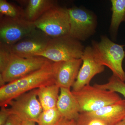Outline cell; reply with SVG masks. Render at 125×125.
I'll list each match as a JSON object with an SVG mask.
<instances>
[{
    "mask_svg": "<svg viewBox=\"0 0 125 125\" xmlns=\"http://www.w3.org/2000/svg\"><path fill=\"white\" fill-rule=\"evenodd\" d=\"M125 45L116 44L108 38L102 36L99 42L93 41L92 48L97 62L109 68L121 80L125 81V72L122 63L125 57Z\"/></svg>",
    "mask_w": 125,
    "mask_h": 125,
    "instance_id": "1",
    "label": "cell"
},
{
    "mask_svg": "<svg viewBox=\"0 0 125 125\" xmlns=\"http://www.w3.org/2000/svg\"><path fill=\"white\" fill-rule=\"evenodd\" d=\"M84 47L79 40L67 35L49 40L45 50L36 56L54 62L81 58Z\"/></svg>",
    "mask_w": 125,
    "mask_h": 125,
    "instance_id": "2",
    "label": "cell"
},
{
    "mask_svg": "<svg viewBox=\"0 0 125 125\" xmlns=\"http://www.w3.org/2000/svg\"><path fill=\"white\" fill-rule=\"evenodd\" d=\"M72 92L78 102L80 113L96 111L122 99L117 93L90 84L77 92Z\"/></svg>",
    "mask_w": 125,
    "mask_h": 125,
    "instance_id": "3",
    "label": "cell"
},
{
    "mask_svg": "<svg viewBox=\"0 0 125 125\" xmlns=\"http://www.w3.org/2000/svg\"><path fill=\"white\" fill-rule=\"evenodd\" d=\"M36 28L52 38L69 35L70 17L68 9L55 5L34 22Z\"/></svg>",
    "mask_w": 125,
    "mask_h": 125,
    "instance_id": "4",
    "label": "cell"
},
{
    "mask_svg": "<svg viewBox=\"0 0 125 125\" xmlns=\"http://www.w3.org/2000/svg\"><path fill=\"white\" fill-rule=\"evenodd\" d=\"M36 28L33 22L24 16H6L0 21V42L10 46L14 45L34 33Z\"/></svg>",
    "mask_w": 125,
    "mask_h": 125,
    "instance_id": "5",
    "label": "cell"
},
{
    "mask_svg": "<svg viewBox=\"0 0 125 125\" xmlns=\"http://www.w3.org/2000/svg\"><path fill=\"white\" fill-rule=\"evenodd\" d=\"M70 17L69 36L84 41L93 35L97 26L96 16L91 11L78 7L68 9Z\"/></svg>",
    "mask_w": 125,
    "mask_h": 125,
    "instance_id": "6",
    "label": "cell"
},
{
    "mask_svg": "<svg viewBox=\"0 0 125 125\" xmlns=\"http://www.w3.org/2000/svg\"><path fill=\"white\" fill-rule=\"evenodd\" d=\"M47 60L42 57L23 58L13 54L5 69L0 74V78L5 83L18 80L40 69Z\"/></svg>",
    "mask_w": 125,
    "mask_h": 125,
    "instance_id": "7",
    "label": "cell"
},
{
    "mask_svg": "<svg viewBox=\"0 0 125 125\" xmlns=\"http://www.w3.org/2000/svg\"><path fill=\"white\" fill-rule=\"evenodd\" d=\"M38 89L26 92L11 101L9 104L10 114H14L23 121H33L36 123L43 111L38 99Z\"/></svg>",
    "mask_w": 125,
    "mask_h": 125,
    "instance_id": "8",
    "label": "cell"
},
{
    "mask_svg": "<svg viewBox=\"0 0 125 125\" xmlns=\"http://www.w3.org/2000/svg\"><path fill=\"white\" fill-rule=\"evenodd\" d=\"M14 81L23 94L40 87L55 84L53 63L47 60L40 69Z\"/></svg>",
    "mask_w": 125,
    "mask_h": 125,
    "instance_id": "9",
    "label": "cell"
},
{
    "mask_svg": "<svg viewBox=\"0 0 125 125\" xmlns=\"http://www.w3.org/2000/svg\"><path fill=\"white\" fill-rule=\"evenodd\" d=\"M81 59L83 64L72 85L73 92H77L86 85H89L94 76L102 73L105 70L104 66L95 60L92 47L88 46L85 48Z\"/></svg>",
    "mask_w": 125,
    "mask_h": 125,
    "instance_id": "10",
    "label": "cell"
},
{
    "mask_svg": "<svg viewBox=\"0 0 125 125\" xmlns=\"http://www.w3.org/2000/svg\"><path fill=\"white\" fill-rule=\"evenodd\" d=\"M82 63L81 58L53 62L56 84L60 88L70 89L76 80Z\"/></svg>",
    "mask_w": 125,
    "mask_h": 125,
    "instance_id": "11",
    "label": "cell"
},
{
    "mask_svg": "<svg viewBox=\"0 0 125 125\" xmlns=\"http://www.w3.org/2000/svg\"><path fill=\"white\" fill-rule=\"evenodd\" d=\"M34 33L28 38L10 46L13 54L20 57L28 58L35 56L43 51L50 39L42 36H33Z\"/></svg>",
    "mask_w": 125,
    "mask_h": 125,
    "instance_id": "12",
    "label": "cell"
},
{
    "mask_svg": "<svg viewBox=\"0 0 125 125\" xmlns=\"http://www.w3.org/2000/svg\"><path fill=\"white\" fill-rule=\"evenodd\" d=\"M84 113L100 119L105 125H116L125 118V99H122L96 111Z\"/></svg>",
    "mask_w": 125,
    "mask_h": 125,
    "instance_id": "13",
    "label": "cell"
},
{
    "mask_svg": "<svg viewBox=\"0 0 125 125\" xmlns=\"http://www.w3.org/2000/svg\"><path fill=\"white\" fill-rule=\"evenodd\" d=\"M56 107L62 117L67 120L76 121L80 114L78 102L70 89L60 88Z\"/></svg>",
    "mask_w": 125,
    "mask_h": 125,
    "instance_id": "14",
    "label": "cell"
},
{
    "mask_svg": "<svg viewBox=\"0 0 125 125\" xmlns=\"http://www.w3.org/2000/svg\"><path fill=\"white\" fill-rule=\"evenodd\" d=\"M56 5L52 0H30L24 13V18L34 22L43 14Z\"/></svg>",
    "mask_w": 125,
    "mask_h": 125,
    "instance_id": "15",
    "label": "cell"
},
{
    "mask_svg": "<svg viewBox=\"0 0 125 125\" xmlns=\"http://www.w3.org/2000/svg\"><path fill=\"white\" fill-rule=\"evenodd\" d=\"M60 88L56 84L38 89L37 96L43 110L56 107Z\"/></svg>",
    "mask_w": 125,
    "mask_h": 125,
    "instance_id": "16",
    "label": "cell"
},
{
    "mask_svg": "<svg viewBox=\"0 0 125 125\" xmlns=\"http://www.w3.org/2000/svg\"><path fill=\"white\" fill-rule=\"evenodd\" d=\"M112 14L110 30L115 34L121 23L125 22V0H112Z\"/></svg>",
    "mask_w": 125,
    "mask_h": 125,
    "instance_id": "17",
    "label": "cell"
},
{
    "mask_svg": "<svg viewBox=\"0 0 125 125\" xmlns=\"http://www.w3.org/2000/svg\"><path fill=\"white\" fill-rule=\"evenodd\" d=\"M15 81L8 83L0 88V105L5 107L23 94Z\"/></svg>",
    "mask_w": 125,
    "mask_h": 125,
    "instance_id": "18",
    "label": "cell"
},
{
    "mask_svg": "<svg viewBox=\"0 0 125 125\" xmlns=\"http://www.w3.org/2000/svg\"><path fill=\"white\" fill-rule=\"evenodd\" d=\"M57 107L43 110L38 119V125H55L62 118Z\"/></svg>",
    "mask_w": 125,
    "mask_h": 125,
    "instance_id": "19",
    "label": "cell"
},
{
    "mask_svg": "<svg viewBox=\"0 0 125 125\" xmlns=\"http://www.w3.org/2000/svg\"><path fill=\"white\" fill-rule=\"evenodd\" d=\"M117 76L113 74L109 79L108 82L104 84H96L94 86L104 90H110L120 93L125 98V83Z\"/></svg>",
    "mask_w": 125,
    "mask_h": 125,
    "instance_id": "20",
    "label": "cell"
},
{
    "mask_svg": "<svg viewBox=\"0 0 125 125\" xmlns=\"http://www.w3.org/2000/svg\"><path fill=\"white\" fill-rule=\"evenodd\" d=\"M10 45L0 42V72L2 73L6 66L13 55Z\"/></svg>",
    "mask_w": 125,
    "mask_h": 125,
    "instance_id": "21",
    "label": "cell"
},
{
    "mask_svg": "<svg viewBox=\"0 0 125 125\" xmlns=\"http://www.w3.org/2000/svg\"><path fill=\"white\" fill-rule=\"evenodd\" d=\"M0 12L2 14L10 18L24 17L21 15L16 7L5 0H0Z\"/></svg>",
    "mask_w": 125,
    "mask_h": 125,
    "instance_id": "22",
    "label": "cell"
},
{
    "mask_svg": "<svg viewBox=\"0 0 125 125\" xmlns=\"http://www.w3.org/2000/svg\"><path fill=\"white\" fill-rule=\"evenodd\" d=\"M76 122L78 125H105L100 119L85 113H80Z\"/></svg>",
    "mask_w": 125,
    "mask_h": 125,
    "instance_id": "23",
    "label": "cell"
},
{
    "mask_svg": "<svg viewBox=\"0 0 125 125\" xmlns=\"http://www.w3.org/2000/svg\"><path fill=\"white\" fill-rule=\"evenodd\" d=\"M10 115L9 108L1 107L0 111V125H4Z\"/></svg>",
    "mask_w": 125,
    "mask_h": 125,
    "instance_id": "24",
    "label": "cell"
},
{
    "mask_svg": "<svg viewBox=\"0 0 125 125\" xmlns=\"http://www.w3.org/2000/svg\"><path fill=\"white\" fill-rule=\"evenodd\" d=\"M23 120L18 116L11 114L4 125H21Z\"/></svg>",
    "mask_w": 125,
    "mask_h": 125,
    "instance_id": "25",
    "label": "cell"
},
{
    "mask_svg": "<svg viewBox=\"0 0 125 125\" xmlns=\"http://www.w3.org/2000/svg\"><path fill=\"white\" fill-rule=\"evenodd\" d=\"M55 125H78L76 121L69 120L62 117Z\"/></svg>",
    "mask_w": 125,
    "mask_h": 125,
    "instance_id": "26",
    "label": "cell"
},
{
    "mask_svg": "<svg viewBox=\"0 0 125 125\" xmlns=\"http://www.w3.org/2000/svg\"><path fill=\"white\" fill-rule=\"evenodd\" d=\"M36 123L33 121L24 120L23 121L21 125H36Z\"/></svg>",
    "mask_w": 125,
    "mask_h": 125,
    "instance_id": "27",
    "label": "cell"
},
{
    "mask_svg": "<svg viewBox=\"0 0 125 125\" xmlns=\"http://www.w3.org/2000/svg\"><path fill=\"white\" fill-rule=\"evenodd\" d=\"M116 125H125V121L123 120L122 121Z\"/></svg>",
    "mask_w": 125,
    "mask_h": 125,
    "instance_id": "28",
    "label": "cell"
},
{
    "mask_svg": "<svg viewBox=\"0 0 125 125\" xmlns=\"http://www.w3.org/2000/svg\"><path fill=\"white\" fill-rule=\"evenodd\" d=\"M123 121H125V119H124V120H123Z\"/></svg>",
    "mask_w": 125,
    "mask_h": 125,
    "instance_id": "29",
    "label": "cell"
}]
</instances>
